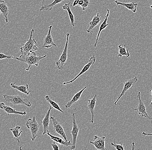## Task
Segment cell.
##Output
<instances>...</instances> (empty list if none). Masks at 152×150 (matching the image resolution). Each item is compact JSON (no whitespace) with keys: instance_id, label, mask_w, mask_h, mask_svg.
<instances>
[{"instance_id":"obj_26","label":"cell","mask_w":152,"mask_h":150,"mask_svg":"<svg viewBox=\"0 0 152 150\" xmlns=\"http://www.w3.org/2000/svg\"><path fill=\"white\" fill-rule=\"evenodd\" d=\"M118 56L119 57H122L123 56H125L126 57L128 58L130 56V54L129 53V50L126 49V46L125 45H120L118 46Z\"/></svg>"},{"instance_id":"obj_4","label":"cell","mask_w":152,"mask_h":150,"mask_svg":"<svg viewBox=\"0 0 152 150\" xmlns=\"http://www.w3.org/2000/svg\"><path fill=\"white\" fill-rule=\"evenodd\" d=\"M26 127L29 129L31 133L30 137L32 141H34L39 135L40 126L36 119V117L33 116L32 119H29L26 123Z\"/></svg>"},{"instance_id":"obj_33","label":"cell","mask_w":152,"mask_h":150,"mask_svg":"<svg viewBox=\"0 0 152 150\" xmlns=\"http://www.w3.org/2000/svg\"><path fill=\"white\" fill-rule=\"evenodd\" d=\"M142 135L144 136H152V133H147L145 132H142Z\"/></svg>"},{"instance_id":"obj_13","label":"cell","mask_w":152,"mask_h":150,"mask_svg":"<svg viewBox=\"0 0 152 150\" xmlns=\"http://www.w3.org/2000/svg\"><path fill=\"white\" fill-rule=\"evenodd\" d=\"M53 107L50 106L49 109L46 112L45 116L44 118L42 121H41L42 123L43 126V135H45V134L47 133L48 132H49V124H50V116L51 113V110Z\"/></svg>"},{"instance_id":"obj_9","label":"cell","mask_w":152,"mask_h":150,"mask_svg":"<svg viewBox=\"0 0 152 150\" xmlns=\"http://www.w3.org/2000/svg\"><path fill=\"white\" fill-rule=\"evenodd\" d=\"M51 119L52 120V123H53L54 131L62 137L64 138V140L67 141L66 133H65L64 129L61 126V124L58 122L55 117H51Z\"/></svg>"},{"instance_id":"obj_14","label":"cell","mask_w":152,"mask_h":150,"mask_svg":"<svg viewBox=\"0 0 152 150\" xmlns=\"http://www.w3.org/2000/svg\"><path fill=\"white\" fill-rule=\"evenodd\" d=\"M0 109L3 110L6 113H7L8 114V115H9L10 114H19L22 116L26 115V111H23V112L18 111L16 110L15 109L5 105L4 102H1L0 103Z\"/></svg>"},{"instance_id":"obj_18","label":"cell","mask_w":152,"mask_h":150,"mask_svg":"<svg viewBox=\"0 0 152 150\" xmlns=\"http://www.w3.org/2000/svg\"><path fill=\"white\" fill-rule=\"evenodd\" d=\"M96 94L94 96L93 98L88 100V109L90 111L92 115V119L90 121L91 123H93L94 122V108L96 106Z\"/></svg>"},{"instance_id":"obj_38","label":"cell","mask_w":152,"mask_h":150,"mask_svg":"<svg viewBox=\"0 0 152 150\" xmlns=\"http://www.w3.org/2000/svg\"><path fill=\"white\" fill-rule=\"evenodd\" d=\"M1 12H0V15H1Z\"/></svg>"},{"instance_id":"obj_34","label":"cell","mask_w":152,"mask_h":150,"mask_svg":"<svg viewBox=\"0 0 152 150\" xmlns=\"http://www.w3.org/2000/svg\"><path fill=\"white\" fill-rule=\"evenodd\" d=\"M83 0H79L78 4V6L80 7L83 4Z\"/></svg>"},{"instance_id":"obj_37","label":"cell","mask_w":152,"mask_h":150,"mask_svg":"<svg viewBox=\"0 0 152 150\" xmlns=\"http://www.w3.org/2000/svg\"><path fill=\"white\" fill-rule=\"evenodd\" d=\"M150 7H151V9H152V5H151V6H150Z\"/></svg>"},{"instance_id":"obj_27","label":"cell","mask_w":152,"mask_h":150,"mask_svg":"<svg viewBox=\"0 0 152 150\" xmlns=\"http://www.w3.org/2000/svg\"><path fill=\"white\" fill-rule=\"evenodd\" d=\"M45 99H46V100H47L48 102L50 103V105H51V106H52V107H53L54 109L58 110V111L61 112L62 113H64V112L61 110V107L59 106L58 104L55 102V101L52 100L51 97H50L49 96L46 95V96H45Z\"/></svg>"},{"instance_id":"obj_36","label":"cell","mask_w":152,"mask_h":150,"mask_svg":"<svg viewBox=\"0 0 152 150\" xmlns=\"http://www.w3.org/2000/svg\"><path fill=\"white\" fill-rule=\"evenodd\" d=\"M132 145L133 147L132 148V150L135 149L136 147L135 145V144L134 143V142H133Z\"/></svg>"},{"instance_id":"obj_21","label":"cell","mask_w":152,"mask_h":150,"mask_svg":"<svg viewBox=\"0 0 152 150\" xmlns=\"http://www.w3.org/2000/svg\"><path fill=\"white\" fill-rule=\"evenodd\" d=\"M86 88V86L84 88H83L82 90H81L80 91L76 93L75 94V96L72 98V99L67 102L66 105H65V107H66V108H70L73 104L76 103V102L80 100L81 99V96L83 92L84 91V90H85Z\"/></svg>"},{"instance_id":"obj_8","label":"cell","mask_w":152,"mask_h":150,"mask_svg":"<svg viewBox=\"0 0 152 150\" xmlns=\"http://www.w3.org/2000/svg\"><path fill=\"white\" fill-rule=\"evenodd\" d=\"M137 81V77H135L129 80H128L127 81H126V82L124 83L123 89V90H122V91H121L120 95L118 97V98L117 100H116L115 102H114V104H115V105H117V102H118L119 100L124 95L125 93H126L128 90H129L130 88L132 87Z\"/></svg>"},{"instance_id":"obj_3","label":"cell","mask_w":152,"mask_h":150,"mask_svg":"<svg viewBox=\"0 0 152 150\" xmlns=\"http://www.w3.org/2000/svg\"><path fill=\"white\" fill-rule=\"evenodd\" d=\"M5 100L7 102H11L14 106L18 105H24L27 107L32 106V104L28 99L21 96L8 95L7 94L3 95Z\"/></svg>"},{"instance_id":"obj_30","label":"cell","mask_w":152,"mask_h":150,"mask_svg":"<svg viewBox=\"0 0 152 150\" xmlns=\"http://www.w3.org/2000/svg\"><path fill=\"white\" fill-rule=\"evenodd\" d=\"M14 56H8L5 54L3 53H0V59H14Z\"/></svg>"},{"instance_id":"obj_15","label":"cell","mask_w":152,"mask_h":150,"mask_svg":"<svg viewBox=\"0 0 152 150\" xmlns=\"http://www.w3.org/2000/svg\"><path fill=\"white\" fill-rule=\"evenodd\" d=\"M102 20V19L101 16L99 15V13L97 12V15L93 18L92 20L89 23L90 26L88 29L86 30V32L87 33L92 34L94 28L99 24Z\"/></svg>"},{"instance_id":"obj_29","label":"cell","mask_w":152,"mask_h":150,"mask_svg":"<svg viewBox=\"0 0 152 150\" xmlns=\"http://www.w3.org/2000/svg\"><path fill=\"white\" fill-rule=\"evenodd\" d=\"M83 4L80 7H81L82 10H85L90 4V0H83Z\"/></svg>"},{"instance_id":"obj_2","label":"cell","mask_w":152,"mask_h":150,"mask_svg":"<svg viewBox=\"0 0 152 150\" xmlns=\"http://www.w3.org/2000/svg\"><path fill=\"white\" fill-rule=\"evenodd\" d=\"M34 32V29H32L30 32V37L27 42L20 48V51L21 52L22 55H26L32 52L39 50V48L36 45L37 43L36 40L33 38V35Z\"/></svg>"},{"instance_id":"obj_23","label":"cell","mask_w":152,"mask_h":150,"mask_svg":"<svg viewBox=\"0 0 152 150\" xmlns=\"http://www.w3.org/2000/svg\"><path fill=\"white\" fill-rule=\"evenodd\" d=\"M64 0H54L52 3L48 5H44L45 0L42 1V5L40 9V11H45V10H49L51 11L53 9L54 6L58 4L63 2Z\"/></svg>"},{"instance_id":"obj_17","label":"cell","mask_w":152,"mask_h":150,"mask_svg":"<svg viewBox=\"0 0 152 150\" xmlns=\"http://www.w3.org/2000/svg\"><path fill=\"white\" fill-rule=\"evenodd\" d=\"M115 2L116 4L118 6H124V7L127 8L128 10L132 11L134 13H136L137 11V8L138 4L135 1H132V2L127 3L121 2L116 0L115 1Z\"/></svg>"},{"instance_id":"obj_35","label":"cell","mask_w":152,"mask_h":150,"mask_svg":"<svg viewBox=\"0 0 152 150\" xmlns=\"http://www.w3.org/2000/svg\"><path fill=\"white\" fill-rule=\"evenodd\" d=\"M150 91H151V94H150V96L151 97V105H152V88L151 90H150Z\"/></svg>"},{"instance_id":"obj_19","label":"cell","mask_w":152,"mask_h":150,"mask_svg":"<svg viewBox=\"0 0 152 150\" xmlns=\"http://www.w3.org/2000/svg\"><path fill=\"white\" fill-rule=\"evenodd\" d=\"M50 132H52V131H49V132H48L47 133L48 135L49 136L51 139L56 143H58L60 145H63V146H66V147H68V146H71L72 145L71 141H68V140L66 141L58 137L52 135L50 134Z\"/></svg>"},{"instance_id":"obj_10","label":"cell","mask_w":152,"mask_h":150,"mask_svg":"<svg viewBox=\"0 0 152 150\" xmlns=\"http://www.w3.org/2000/svg\"><path fill=\"white\" fill-rule=\"evenodd\" d=\"M96 57H95V56H93L91 57L89 60V62L87 64H86L85 66L83 67V69H82L81 71L79 73L77 76L73 79L72 80H70V81H67V82H64L63 84L64 85H67V84H69V83H72L73 82L75 81L77 78H78L80 76L82 75L83 74H84V73H85L86 72H87L89 69H90V67H91V65H93L96 62Z\"/></svg>"},{"instance_id":"obj_11","label":"cell","mask_w":152,"mask_h":150,"mask_svg":"<svg viewBox=\"0 0 152 150\" xmlns=\"http://www.w3.org/2000/svg\"><path fill=\"white\" fill-rule=\"evenodd\" d=\"M105 137L104 136L99 137L95 135L94 137V141H90V143L94 145L97 150H106L107 149L105 148Z\"/></svg>"},{"instance_id":"obj_31","label":"cell","mask_w":152,"mask_h":150,"mask_svg":"<svg viewBox=\"0 0 152 150\" xmlns=\"http://www.w3.org/2000/svg\"><path fill=\"white\" fill-rule=\"evenodd\" d=\"M52 148H53V150H59V147L57 145L55 141H54L53 143L51 144Z\"/></svg>"},{"instance_id":"obj_32","label":"cell","mask_w":152,"mask_h":150,"mask_svg":"<svg viewBox=\"0 0 152 150\" xmlns=\"http://www.w3.org/2000/svg\"><path fill=\"white\" fill-rule=\"evenodd\" d=\"M79 0H75L73 4V7L77 6L78 4Z\"/></svg>"},{"instance_id":"obj_7","label":"cell","mask_w":152,"mask_h":150,"mask_svg":"<svg viewBox=\"0 0 152 150\" xmlns=\"http://www.w3.org/2000/svg\"><path fill=\"white\" fill-rule=\"evenodd\" d=\"M76 113H73L72 114L73 128H72V131H71V133L73 138V143L70 148L71 150H74L76 149V142H77V138L78 135L79 131V129L76 122Z\"/></svg>"},{"instance_id":"obj_24","label":"cell","mask_w":152,"mask_h":150,"mask_svg":"<svg viewBox=\"0 0 152 150\" xmlns=\"http://www.w3.org/2000/svg\"><path fill=\"white\" fill-rule=\"evenodd\" d=\"M21 128V126H17L14 128H11L10 129L14 135V140L18 141L19 143H20V141L21 134L23 132V131L20 132V130Z\"/></svg>"},{"instance_id":"obj_22","label":"cell","mask_w":152,"mask_h":150,"mask_svg":"<svg viewBox=\"0 0 152 150\" xmlns=\"http://www.w3.org/2000/svg\"><path fill=\"white\" fill-rule=\"evenodd\" d=\"M16 83H10V86L11 87L14 88V89H17V90L19 91L22 92L25 94L28 95L31 92V91L28 90V84L26 83L25 86L24 85H21V86H18L16 85Z\"/></svg>"},{"instance_id":"obj_25","label":"cell","mask_w":152,"mask_h":150,"mask_svg":"<svg viewBox=\"0 0 152 150\" xmlns=\"http://www.w3.org/2000/svg\"><path fill=\"white\" fill-rule=\"evenodd\" d=\"M62 8L63 10H67L69 15V18L71 20V24L73 27L75 26V17L72 13L71 9V2H69L67 4H65L63 6Z\"/></svg>"},{"instance_id":"obj_16","label":"cell","mask_w":152,"mask_h":150,"mask_svg":"<svg viewBox=\"0 0 152 150\" xmlns=\"http://www.w3.org/2000/svg\"><path fill=\"white\" fill-rule=\"evenodd\" d=\"M0 12L4 18L7 23L9 22L8 15L9 12V8L6 3L3 0H0Z\"/></svg>"},{"instance_id":"obj_6","label":"cell","mask_w":152,"mask_h":150,"mask_svg":"<svg viewBox=\"0 0 152 150\" xmlns=\"http://www.w3.org/2000/svg\"><path fill=\"white\" fill-rule=\"evenodd\" d=\"M137 97L138 99V103L135 107L134 110L137 111L138 114L141 117H144L146 118L147 119L151 120V123H152V118L149 116L147 113V109L144 102L142 101L141 98V93L138 92L137 94Z\"/></svg>"},{"instance_id":"obj_5","label":"cell","mask_w":152,"mask_h":150,"mask_svg":"<svg viewBox=\"0 0 152 150\" xmlns=\"http://www.w3.org/2000/svg\"><path fill=\"white\" fill-rule=\"evenodd\" d=\"M69 33H66V44L64 49L63 52L58 61L56 62V65L58 69L63 70L65 68L67 59V51H68V41H69Z\"/></svg>"},{"instance_id":"obj_28","label":"cell","mask_w":152,"mask_h":150,"mask_svg":"<svg viewBox=\"0 0 152 150\" xmlns=\"http://www.w3.org/2000/svg\"><path fill=\"white\" fill-rule=\"evenodd\" d=\"M111 145L112 146L115 147V149L117 150H124V147L122 145V143H121L120 145H118V144H115V143H113V142H112L111 143Z\"/></svg>"},{"instance_id":"obj_12","label":"cell","mask_w":152,"mask_h":150,"mask_svg":"<svg viewBox=\"0 0 152 150\" xmlns=\"http://www.w3.org/2000/svg\"><path fill=\"white\" fill-rule=\"evenodd\" d=\"M52 25L49 26L48 31L46 37L44 39V43L42 46V49L44 48H49L52 46H57L54 43L53 39L51 34V30L52 28Z\"/></svg>"},{"instance_id":"obj_20","label":"cell","mask_w":152,"mask_h":150,"mask_svg":"<svg viewBox=\"0 0 152 150\" xmlns=\"http://www.w3.org/2000/svg\"><path fill=\"white\" fill-rule=\"evenodd\" d=\"M107 15L105 16V18H104V21H103L102 23L101 24V25L100 26L99 31L98 33L96 39V42H95L94 45V47L95 48V47H96V46L98 41L99 38L100 34L101 33L102 31L103 30V29H105V28H106V27L109 26V24H108V23H107V21H108V18H109V16L110 10H109V9H107Z\"/></svg>"},{"instance_id":"obj_1","label":"cell","mask_w":152,"mask_h":150,"mask_svg":"<svg viewBox=\"0 0 152 150\" xmlns=\"http://www.w3.org/2000/svg\"><path fill=\"white\" fill-rule=\"evenodd\" d=\"M47 56H37L36 54L34 52L29 53L26 55H20L19 57H14V59H16L22 62H25L28 64V67L26 69V71H29L30 68L33 65H35L36 67L39 66L40 61L44 58L46 57Z\"/></svg>"}]
</instances>
